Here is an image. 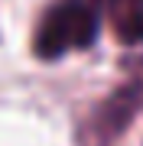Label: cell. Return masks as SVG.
I'll use <instances>...</instances> for the list:
<instances>
[{
    "mask_svg": "<svg viewBox=\"0 0 143 146\" xmlns=\"http://www.w3.org/2000/svg\"><path fill=\"white\" fill-rule=\"evenodd\" d=\"M98 39V10L88 0H59L43 16L36 29V49L39 58H62L65 52L88 49Z\"/></svg>",
    "mask_w": 143,
    "mask_h": 146,
    "instance_id": "6da1fadb",
    "label": "cell"
},
{
    "mask_svg": "<svg viewBox=\"0 0 143 146\" xmlns=\"http://www.w3.org/2000/svg\"><path fill=\"white\" fill-rule=\"evenodd\" d=\"M120 42H143V0H104Z\"/></svg>",
    "mask_w": 143,
    "mask_h": 146,
    "instance_id": "7a4b0ae2",
    "label": "cell"
}]
</instances>
